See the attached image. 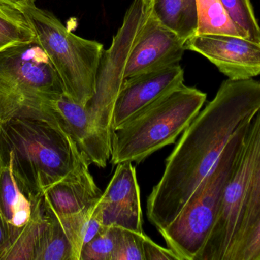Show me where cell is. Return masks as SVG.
<instances>
[{"instance_id":"obj_3","label":"cell","mask_w":260,"mask_h":260,"mask_svg":"<svg viewBox=\"0 0 260 260\" xmlns=\"http://www.w3.org/2000/svg\"><path fill=\"white\" fill-rule=\"evenodd\" d=\"M251 122L234 134L213 169L180 213L159 232L179 259L197 260L203 250L216 221L226 184L235 169Z\"/></svg>"},{"instance_id":"obj_7","label":"cell","mask_w":260,"mask_h":260,"mask_svg":"<svg viewBox=\"0 0 260 260\" xmlns=\"http://www.w3.org/2000/svg\"><path fill=\"white\" fill-rule=\"evenodd\" d=\"M0 92L28 99L65 93L51 61L35 38L0 50Z\"/></svg>"},{"instance_id":"obj_11","label":"cell","mask_w":260,"mask_h":260,"mask_svg":"<svg viewBox=\"0 0 260 260\" xmlns=\"http://www.w3.org/2000/svg\"><path fill=\"white\" fill-rule=\"evenodd\" d=\"M183 83L184 70L179 64L125 79L114 104L112 132L136 113Z\"/></svg>"},{"instance_id":"obj_16","label":"cell","mask_w":260,"mask_h":260,"mask_svg":"<svg viewBox=\"0 0 260 260\" xmlns=\"http://www.w3.org/2000/svg\"><path fill=\"white\" fill-rule=\"evenodd\" d=\"M43 209L47 222L38 238L35 260H77L71 241L59 218L44 206Z\"/></svg>"},{"instance_id":"obj_21","label":"cell","mask_w":260,"mask_h":260,"mask_svg":"<svg viewBox=\"0 0 260 260\" xmlns=\"http://www.w3.org/2000/svg\"><path fill=\"white\" fill-rule=\"evenodd\" d=\"M243 38L260 43V27L250 0H220Z\"/></svg>"},{"instance_id":"obj_26","label":"cell","mask_w":260,"mask_h":260,"mask_svg":"<svg viewBox=\"0 0 260 260\" xmlns=\"http://www.w3.org/2000/svg\"><path fill=\"white\" fill-rule=\"evenodd\" d=\"M9 245V227L0 209V260L7 250Z\"/></svg>"},{"instance_id":"obj_15","label":"cell","mask_w":260,"mask_h":260,"mask_svg":"<svg viewBox=\"0 0 260 260\" xmlns=\"http://www.w3.org/2000/svg\"><path fill=\"white\" fill-rule=\"evenodd\" d=\"M151 13L162 25L186 42L197 35V0H153Z\"/></svg>"},{"instance_id":"obj_12","label":"cell","mask_w":260,"mask_h":260,"mask_svg":"<svg viewBox=\"0 0 260 260\" xmlns=\"http://www.w3.org/2000/svg\"><path fill=\"white\" fill-rule=\"evenodd\" d=\"M99 201L105 227H121L144 234L140 189L136 169L130 162L119 163Z\"/></svg>"},{"instance_id":"obj_18","label":"cell","mask_w":260,"mask_h":260,"mask_svg":"<svg viewBox=\"0 0 260 260\" xmlns=\"http://www.w3.org/2000/svg\"><path fill=\"white\" fill-rule=\"evenodd\" d=\"M198 27L197 35L241 36L220 0H197Z\"/></svg>"},{"instance_id":"obj_20","label":"cell","mask_w":260,"mask_h":260,"mask_svg":"<svg viewBox=\"0 0 260 260\" xmlns=\"http://www.w3.org/2000/svg\"><path fill=\"white\" fill-rule=\"evenodd\" d=\"M260 217V154L252 180L251 187L244 211L242 223L235 239L229 260L235 259L238 250Z\"/></svg>"},{"instance_id":"obj_22","label":"cell","mask_w":260,"mask_h":260,"mask_svg":"<svg viewBox=\"0 0 260 260\" xmlns=\"http://www.w3.org/2000/svg\"><path fill=\"white\" fill-rule=\"evenodd\" d=\"M120 227H104L91 241L84 244L79 260H113Z\"/></svg>"},{"instance_id":"obj_24","label":"cell","mask_w":260,"mask_h":260,"mask_svg":"<svg viewBox=\"0 0 260 260\" xmlns=\"http://www.w3.org/2000/svg\"><path fill=\"white\" fill-rule=\"evenodd\" d=\"M234 260H260V217Z\"/></svg>"},{"instance_id":"obj_6","label":"cell","mask_w":260,"mask_h":260,"mask_svg":"<svg viewBox=\"0 0 260 260\" xmlns=\"http://www.w3.org/2000/svg\"><path fill=\"white\" fill-rule=\"evenodd\" d=\"M150 9L142 0H134L130 5L112 44L102 53L95 93L85 105L95 126L110 142L114 104L125 80V70L130 53L148 18Z\"/></svg>"},{"instance_id":"obj_2","label":"cell","mask_w":260,"mask_h":260,"mask_svg":"<svg viewBox=\"0 0 260 260\" xmlns=\"http://www.w3.org/2000/svg\"><path fill=\"white\" fill-rule=\"evenodd\" d=\"M206 98V93L183 83L136 113L113 131L111 163H139L174 143L198 115Z\"/></svg>"},{"instance_id":"obj_1","label":"cell","mask_w":260,"mask_h":260,"mask_svg":"<svg viewBox=\"0 0 260 260\" xmlns=\"http://www.w3.org/2000/svg\"><path fill=\"white\" fill-rule=\"evenodd\" d=\"M0 142L10 153L14 177L31 204L87 162L73 140L45 119L17 117L3 122Z\"/></svg>"},{"instance_id":"obj_4","label":"cell","mask_w":260,"mask_h":260,"mask_svg":"<svg viewBox=\"0 0 260 260\" xmlns=\"http://www.w3.org/2000/svg\"><path fill=\"white\" fill-rule=\"evenodd\" d=\"M63 84L65 94L84 106L95 93L103 44L70 32L52 12L35 3L21 9Z\"/></svg>"},{"instance_id":"obj_9","label":"cell","mask_w":260,"mask_h":260,"mask_svg":"<svg viewBox=\"0 0 260 260\" xmlns=\"http://www.w3.org/2000/svg\"><path fill=\"white\" fill-rule=\"evenodd\" d=\"M47 113V120L73 140L88 164L106 167L111 159V142L98 129L85 106L64 93L49 99Z\"/></svg>"},{"instance_id":"obj_23","label":"cell","mask_w":260,"mask_h":260,"mask_svg":"<svg viewBox=\"0 0 260 260\" xmlns=\"http://www.w3.org/2000/svg\"><path fill=\"white\" fill-rule=\"evenodd\" d=\"M146 235L120 227L113 260H144L143 242Z\"/></svg>"},{"instance_id":"obj_8","label":"cell","mask_w":260,"mask_h":260,"mask_svg":"<svg viewBox=\"0 0 260 260\" xmlns=\"http://www.w3.org/2000/svg\"><path fill=\"white\" fill-rule=\"evenodd\" d=\"M185 47L207 58L232 80L260 76V43L233 35H196Z\"/></svg>"},{"instance_id":"obj_19","label":"cell","mask_w":260,"mask_h":260,"mask_svg":"<svg viewBox=\"0 0 260 260\" xmlns=\"http://www.w3.org/2000/svg\"><path fill=\"white\" fill-rule=\"evenodd\" d=\"M35 38L33 27L20 9L0 3V50Z\"/></svg>"},{"instance_id":"obj_10","label":"cell","mask_w":260,"mask_h":260,"mask_svg":"<svg viewBox=\"0 0 260 260\" xmlns=\"http://www.w3.org/2000/svg\"><path fill=\"white\" fill-rule=\"evenodd\" d=\"M185 44L186 41L158 22L150 9L130 53L125 79L179 64L186 50Z\"/></svg>"},{"instance_id":"obj_5","label":"cell","mask_w":260,"mask_h":260,"mask_svg":"<svg viewBox=\"0 0 260 260\" xmlns=\"http://www.w3.org/2000/svg\"><path fill=\"white\" fill-rule=\"evenodd\" d=\"M260 154V110L247 131L238 161L226 184L212 232L197 260H229L244 215Z\"/></svg>"},{"instance_id":"obj_27","label":"cell","mask_w":260,"mask_h":260,"mask_svg":"<svg viewBox=\"0 0 260 260\" xmlns=\"http://www.w3.org/2000/svg\"><path fill=\"white\" fill-rule=\"evenodd\" d=\"M35 0H0V3L9 5L21 10L25 6L35 3Z\"/></svg>"},{"instance_id":"obj_17","label":"cell","mask_w":260,"mask_h":260,"mask_svg":"<svg viewBox=\"0 0 260 260\" xmlns=\"http://www.w3.org/2000/svg\"><path fill=\"white\" fill-rule=\"evenodd\" d=\"M32 205L30 221L15 238L1 260H35V249L40 234L47 222L43 209L42 198Z\"/></svg>"},{"instance_id":"obj_14","label":"cell","mask_w":260,"mask_h":260,"mask_svg":"<svg viewBox=\"0 0 260 260\" xmlns=\"http://www.w3.org/2000/svg\"><path fill=\"white\" fill-rule=\"evenodd\" d=\"M0 209L9 227V247L23 227L30 221L32 205L21 192L15 180L12 172L10 153L1 142Z\"/></svg>"},{"instance_id":"obj_28","label":"cell","mask_w":260,"mask_h":260,"mask_svg":"<svg viewBox=\"0 0 260 260\" xmlns=\"http://www.w3.org/2000/svg\"><path fill=\"white\" fill-rule=\"evenodd\" d=\"M142 2H143L147 6L151 8V4H152L153 3V0H142Z\"/></svg>"},{"instance_id":"obj_13","label":"cell","mask_w":260,"mask_h":260,"mask_svg":"<svg viewBox=\"0 0 260 260\" xmlns=\"http://www.w3.org/2000/svg\"><path fill=\"white\" fill-rule=\"evenodd\" d=\"M87 162L49 188L42 197L44 209L57 218L75 216L94 207L102 198L100 190L89 171Z\"/></svg>"},{"instance_id":"obj_25","label":"cell","mask_w":260,"mask_h":260,"mask_svg":"<svg viewBox=\"0 0 260 260\" xmlns=\"http://www.w3.org/2000/svg\"><path fill=\"white\" fill-rule=\"evenodd\" d=\"M144 260H180L171 250L160 247L145 236L143 242Z\"/></svg>"}]
</instances>
